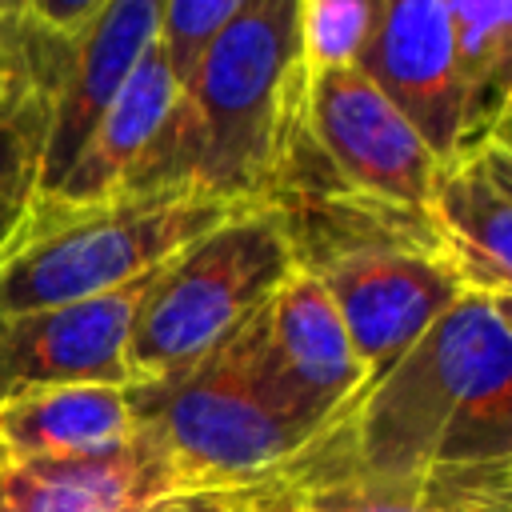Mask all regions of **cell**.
<instances>
[{"mask_svg": "<svg viewBox=\"0 0 512 512\" xmlns=\"http://www.w3.org/2000/svg\"><path fill=\"white\" fill-rule=\"evenodd\" d=\"M152 512H240L232 488H192L180 496H168Z\"/></svg>", "mask_w": 512, "mask_h": 512, "instance_id": "21", "label": "cell"}, {"mask_svg": "<svg viewBox=\"0 0 512 512\" xmlns=\"http://www.w3.org/2000/svg\"><path fill=\"white\" fill-rule=\"evenodd\" d=\"M0 472H4V456H0Z\"/></svg>", "mask_w": 512, "mask_h": 512, "instance_id": "23", "label": "cell"}, {"mask_svg": "<svg viewBox=\"0 0 512 512\" xmlns=\"http://www.w3.org/2000/svg\"><path fill=\"white\" fill-rule=\"evenodd\" d=\"M248 0H164V24H160V44L184 84L192 60L200 48L244 8Z\"/></svg>", "mask_w": 512, "mask_h": 512, "instance_id": "18", "label": "cell"}, {"mask_svg": "<svg viewBox=\"0 0 512 512\" xmlns=\"http://www.w3.org/2000/svg\"><path fill=\"white\" fill-rule=\"evenodd\" d=\"M420 224L464 292H512V148L508 132L456 144L432 172Z\"/></svg>", "mask_w": 512, "mask_h": 512, "instance_id": "9", "label": "cell"}, {"mask_svg": "<svg viewBox=\"0 0 512 512\" xmlns=\"http://www.w3.org/2000/svg\"><path fill=\"white\" fill-rule=\"evenodd\" d=\"M16 20V0H0V32Z\"/></svg>", "mask_w": 512, "mask_h": 512, "instance_id": "22", "label": "cell"}, {"mask_svg": "<svg viewBox=\"0 0 512 512\" xmlns=\"http://www.w3.org/2000/svg\"><path fill=\"white\" fill-rule=\"evenodd\" d=\"M164 0H104L68 36H44V168L40 196H48L72 168L104 108L128 84L144 52L160 40Z\"/></svg>", "mask_w": 512, "mask_h": 512, "instance_id": "8", "label": "cell"}, {"mask_svg": "<svg viewBox=\"0 0 512 512\" xmlns=\"http://www.w3.org/2000/svg\"><path fill=\"white\" fill-rule=\"evenodd\" d=\"M304 92L300 0H248L192 60L152 180L272 204L304 140Z\"/></svg>", "mask_w": 512, "mask_h": 512, "instance_id": "2", "label": "cell"}, {"mask_svg": "<svg viewBox=\"0 0 512 512\" xmlns=\"http://www.w3.org/2000/svg\"><path fill=\"white\" fill-rule=\"evenodd\" d=\"M268 400L320 432L364 388L348 332L308 268H292L276 292L228 336Z\"/></svg>", "mask_w": 512, "mask_h": 512, "instance_id": "7", "label": "cell"}, {"mask_svg": "<svg viewBox=\"0 0 512 512\" xmlns=\"http://www.w3.org/2000/svg\"><path fill=\"white\" fill-rule=\"evenodd\" d=\"M356 68L404 112L436 160L460 144L464 80L444 0H384Z\"/></svg>", "mask_w": 512, "mask_h": 512, "instance_id": "11", "label": "cell"}, {"mask_svg": "<svg viewBox=\"0 0 512 512\" xmlns=\"http://www.w3.org/2000/svg\"><path fill=\"white\" fill-rule=\"evenodd\" d=\"M460 80H464V120L460 144L508 132L512 112V0H444Z\"/></svg>", "mask_w": 512, "mask_h": 512, "instance_id": "15", "label": "cell"}, {"mask_svg": "<svg viewBox=\"0 0 512 512\" xmlns=\"http://www.w3.org/2000/svg\"><path fill=\"white\" fill-rule=\"evenodd\" d=\"M36 72V28L20 16L0 32V108L32 80Z\"/></svg>", "mask_w": 512, "mask_h": 512, "instance_id": "19", "label": "cell"}, {"mask_svg": "<svg viewBox=\"0 0 512 512\" xmlns=\"http://www.w3.org/2000/svg\"><path fill=\"white\" fill-rule=\"evenodd\" d=\"M336 420L352 468L388 488H420L436 468L512 464L508 300L460 292Z\"/></svg>", "mask_w": 512, "mask_h": 512, "instance_id": "1", "label": "cell"}, {"mask_svg": "<svg viewBox=\"0 0 512 512\" xmlns=\"http://www.w3.org/2000/svg\"><path fill=\"white\" fill-rule=\"evenodd\" d=\"M192 488L160 436L140 424L128 444L108 452L4 464L0 512H152Z\"/></svg>", "mask_w": 512, "mask_h": 512, "instance_id": "12", "label": "cell"}, {"mask_svg": "<svg viewBox=\"0 0 512 512\" xmlns=\"http://www.w3.org/2000/svg\"><path fill=\"white\" fill-rule=\"evenodd\" d=\"M240 208L252 204L200 188L136 192L92 208H52L40 200L32 228L0 260V320L136 284Z\"/></svg>", "mask_w": 512, "mask_h": 512, "instance_id": "3", "label": "cell"}, {"mask_svg": "<svg viewBox=\"0 0 512 512\" xmlns=\"http://www.w3.org/2000/svg\"><path fill=\"white\" fill-rule=\"evenodd\" d=\"M168 456L196 488H244L288 464L316 432L280 412L252 380L232 340L212 348L188 372L128 388Z\"/></svg>", "mask_w": 512, "mask_h": 512, "instance_id": "5", "label": "cell"}, {"mask_svg": "<svg viewBox=\"0 0 512 512\" xmlns=\"http://www.w3.org/2000/svg\"><path fill=\"white\" fill-rule=\"evenodd\" d=\"M180 100V76L156 40L128 84L116 92V100L96 120L92 136L76 152L72 168L60 176V184L40 196L52 208H92L116 196H136L148 156Z\"/></svg>", "mask_w": 512, "mask_h": 512, "instance_id": "13", "label": "cell"}, {"mask_svg": "<svg viewBox=\"0 0 512 512\" xmlns=\"http://www.w3.org/2000/svg\"><path fill=\"white\" fill-rule=\"evenodd\" d=\"M296 268L276 204H252L168 256L136 308L124 344L128 388H152L220 348Z\"/></svg>", "mask_w": 512, "mask_h": 512, "instance_id": "4", "label": "cell"}, {"mask_svg": "<svg viewBox=\"0 0 512 512\" xmlns=\"http://www.w3.org/2000/svg\"><path fill=\"white\" fill-rule=\"evenodd\" d=\"M384 0H300L304 72L356 68L372 44Z\"/></svg>", "mask_w": 512, "mask_h": 512, "instance_id": "17", "label": "cell"}, {"mask_svg": "<svg viewBox=\"0 0 512 512\" xmlns=\"http://www.w3.org/2000/svg\"><path fill=\"white\" fill-rule=\"evenodd\" d=\"M148 280L124 284L108 296L40 308L0 320V400L24 388L100 380L128 384L124 344Z\"/></svg>", "mask_w": 512, "mask_h": 512, "instance_id": "10", "label": "cell"}, {"mask_svg": "<svg viewBox=\"0 0 512 512\" xmlns=\"http://www.w3.org/2000/svg\"><path fill=\"white\" fill-rule=\"evenodd\" d=\"M140 432V412L128 384L72 380L24 388L0 400L4 464L92 456L128 444Z\"/></svg>", "mask_w": 512, "mask_h": 512, "instance_id": "14", "label": "cell"}, {"mask_svg": "<svg viewBox=\"0 0 512 512\" xmlns=\"http://www.w3.org/2000/svg\"><path fill=\"white\" fill-rule=\"evenodd\" d=\"M32 28V24H28ZM44 36L36 32V72L0 108V260L24 240L40 208V168H44V76H40Z\"/></svg>", "mask_w": 512, "mask_h": 512, "instance_id": "16", "label": "cell"}, {"mask_svg": "<svg viewBox=\"0 0 512 512\" xmlns=\"http://www.w3.org/2000/svg\"><path fill=\"white\" fill-rule=\"evenodd\" d=\"M104 0H16V16L44 36H68L84 24Z\"/></svg>", "mask_w": 512, "mask_h": 512, "instance_id": "20", "label": "cell"}, {"mask_svg": "<svg viewBox=\"0 0 512 512\" xmlns=\"http://www.w3.org/2000/svg\"><path fill=\"white\" fill-rule=\"evenodd\" d=\"M304 132L336 192L420 224L424 196L440 160L360 68L308 76Z\"/></svg>", "mask_w": 512, "mask_h": 512, "instance_id": "6", "label": "cell"}]
</instances>
